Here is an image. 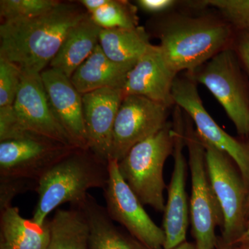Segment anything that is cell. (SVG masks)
<instances>
[{"label":"cell","instance_id":"7c38bea8","mask_svg":"<svg viewBox=\"0 0 249 249\" xmlns=\"http://www.w3.org/2000/svg\"><path fill=\"white\" fill-rule=\"evenodd\" d=\"M168 109L143 96H124L114 123L110 160L120 161L134 145L163 129Z\"/></svg>","mask_w":249,"mask_h":249},{"label":"cell","instance_id":"d590c367","mask_svg":"<svg viewBox=\"0 0 249 249\" xmlns=\"http://www.w3.org/2000/svg\"><path fill=\"white\" fill-rule=\"evenodd\" d=\"M238 249H249V242L237 246Z\"/></svg>","mask_w":249,"mask_h":249},{"label":"cell","instance_id":"8992f818","mask_svg":"<svg viewBox=\"0 0 249 249\" xmlns=\"http://www.w3.org/2000/svg\"><path fill=\"white\" fill-rule=\"evenodd\" d=\"M202 142L210 184L222 213L221 237L227 244L235 245L247 227L245 208L248 188L227 154Z\"/></svg>","mask_w":249,"mask_h":249},{"label":"cell","instance_id":"d4e9b609","mask_svg":"<svg viewBox=\"0 0 249 249\" xmlns=\"http://www.w3.org/2000/svg\"><path fill=\"white\" fill-rule=\"evenodd\" d=\"M22 70L0 57V107L14 106L22 79Z\"/></svg>","mask_w":249,"mask_h":249},{"label":"cell","instance_id":"cb8c5ba5","mask_svg":"<svg viewBox=\"0 0 249 249\" xmlns=\"http://www.w3.org/2000/svg\"><path fill=\"white\" fill-rule=\"evenodd\" d=\"M59 2L57 0H1L0 16L4 22L34 18L52 9Z\"/></svg>","mask_w":249,"mask_h":249},{"label":"cell","instance_id":"e575fe53","mask_svg":"<svg viewBox=\"0 0 249 249\" xmlns=\"http://www.w3.org/2000/svg\"><path fill=\"white\" fill-rule=\"evenodd\" d=\"M245 212L246 218H247V221H248L249 219V187L248 190V193H247V201H246ZM249 222H247V223H248Z\"/></svg>","mask_w":249,"mask_h":249},{"label":"cell","instance_id":"30bf717a","mask_svg":"<svg viewBox=\"0 0 249 249\" xmlns=\"http://www.w3.org/2000/svg\"><path fill=\"white\" fill-rule=\"evenodd\" d=\"M174 168L168 187V199L163 211L162 229L163 249H172L186 241L190 220V203L186 193L188 163L183 154L186 147V123L181 109L177 106L173 114Z\"/></svg>","mask_w":249,"mask_h":249},{"label":"cell","instance_id":"5bb4252c","mask_svg":"<svg viewBox=\"0 0 249 249\" xmlns=\"http://www.w3.org/2000/svg\"><path fill=\"white\" fill-rule=\"evenodd\" d=\"M177 73L165 60L160 45H150L127 75L124 97L143 96L169 108L175 104L173 88Z\"/></svg>","mask_w":249,"mask_h":249},{"label":"cell","instance_id":"2e32d148","mask_svg":"<svg viewBox=\"0 0 249 249\" xmlns=\"http://www.w3.org/2000/svg\"><path fill=\"white\" fill-rule=\"evenodd\" d=\"M54 115L77 148H88L83 95L62 72L49 68L40 73Z\"/></svg>","mask_w":249,"mask_h":249},{"label":"cell","instance_id":"f546056e","mask_svg":"<svg viewBox=\"0 0 249 249\" xmlns=\"http://www.w3.org/2000/svg\"><path fill=\"white\" fill-rule=\"evenodd\" d=\"M239 53L249 72V31H245L238 45Z\"/></svg>","mask_w":249,"mask_h":249},{"label":"cell","instance_id":"d6a6232c","mask_svg":"<svg viewBox=\"0 0 249 249\" xmlns=\"http://www.w3.org/2000/svg\"><path fill=\"white\" fill-rule=\"evenodd\" d=\"M248 242H249V222L247 223L245 232H243L242 236L235 242V246L242 245V244Z\"/></svg>","mask_w":249,"mask_h":249},{"label":"cell","instance_id":"7a4b0ae2","mask_svg":"<svg viewBox=\"0 0 249 249\" xmlns=\"http://www.w3.org/2000/svg\"><path fill=\"white\" fill-rule=\"evenodd\" d=\"M109 179L108 162L89 149L76 148L57 162L39 179L38 199L32 219L40 224L51 212L66 203L84 200L91 188L104 189Z\"/></svg>","mask_w":249,"mask_h":249},{"label":"cell","instance_id":"484cf974","mask_svg":"<svg viewBox=\"0 0 249 249\" xmlns=\"http://www.w3.org/2000/svg\"><path fill=\"white\" fill-rule=\"evenodd\" d=\"M197 3L201 8H216L235 27L249 31V0H206Z\"/></svg>","mask_w":249,"mask_h":249},{"label":"cell","instance_id":"6da1fadb","mask_svg":"<svg viewBox=\"0 0 249 249\" xmlns=\"http://www.w3.org/2000/svg\"><path fill=\"white\" fill-rule=\"evenodd\" d=\"M88 11L80 4L60 1L47 12L0 25V57L22 71L42 73L58 53L69 31Z\"/></svg>","mask_w":249,"mask_h":249},{"label":"cell","instance_id":"836d02e7","mask_svg":"<svg viewBox=\"0 0 249 249\" xmlns=\"http://www.w3.org/2000/svg\"><path fill=\"white\" fill-rule=\"evenodd\" d=\"M172 249H196V245L192 242H187L185 241L182 244Z\"/></svg>","mask_w":249,"mask_h":249},{"label":"cell","instance_id":"9a60e30c","mask_svg":"<svg viewBox=\"0 0 249 249\" xmlns=\"http://www.w3.org/2000/svg\"><path fill=\"white\" fill-rule=\"evenodd\" d=\"M124 98L123 89L109 88L83 95L88 148L106 162L111 158L114 123Z\"/></svg>","mask_w":249,"mask_h":249},{"label":"cell","instance_id":"277c9868","mask_svg":"<svg viewBox=\"0 0 249 249\" xmlns=\"http://www.w3.org/2000/svg\"><path fill=\"white\" fill-rule=\"evenodd\" d=\"M173 124L134 145L118 162L119 172L142 205L159 212L165 209L163 167L173 153Z\"/></svg>","mask_w":249,"mask_h":249},{"label":"cell","instance_id":"8fae6325","mask_svg":"<svg viewBox=\"0 0 249 249\" xmlns=\"http://www.w3.org/2000/svg\"><path fill=\"white\" fill-rule=\"evenodd\" d=\"M175 104L183 109L196 124L202 142L225 152L240 170L246 186L249 187V149L223 130L206 110L194 80L177 78L173 88Z\"/></svg>","mask_w":249,"mask_h":249},{"label":"cell","instance_id":"ac0fdd59","mask_svg":"<svg viewBox=\"0 0 249 249\" xmlns=\"http://www.w3.org/2000/svg\"><path fill=\"white\" fill-rule=\"evenodd\" d=\"M101 30V28L94 22L89 13H87L85 17L69 31L49 66L71 78L99 44Z\"/></svg>","mask_w":249,"mask_h":249},{"label":"cell","instance_id":"9c48e42d","mask_svg":"<svg viewBox=\"0 0 249 249\" xmlns=\"http://www.w3.org/2000/svg\"><path fill=\"white\" fill-rule=\"evenodd\" d=\"M76 148L29 132L0 142V178L38 182L44 174Z\"/></svg>","mask_w":249,"mask_h":249},{"label":"cell","instance_id":"83f0119b","mask_svg":"<svg viewBox=\"0 0 249 249\" xmlns=\"http://www.w3.org/2000/svg\"><path fill=\"white\" fill-rule=\"evenodd\" d=\"M27 133L18 121L14 106L0 107V142L19 138Z\"/></svg>","mask_w":249,"mask_h":249},{"label":"cell","instance_id":"4fadbf2b","mask_svg":"<svg viewBox=\"0 0 249 249\" xmlns=\"http://www.w3.org/2000/svg\"><path fill=\"white\" fill-rule=\"evenodd\" d=\"M22 71V83L13 106L23 129L76 147L54 115L40 73Z\"/></svg>","mask_w":249,"mask_h":249},{"label":"cell","instance_id":"ffe728a7","mask_svg":"<svg viewBox=\"0 0 249 249\" xmlns=\"http://www.w3.org/2000/svg\"><path fill=\"white\" fill-rule=\"evenodd\" d=\"M89 228V249H150L134 237L125 235L116 227L106 207L89 193L79 204Z\"/></svg>","mask_w":249,"mask_h":249},{"label":"cell","instance_id":"f1b7e54d","mask_svg":"<svg viewBox=\"0 0 249 249\" xmlns=\"http://www.w3.org/2000/svg\"><path fill=\"white\" fill-rule=\"evenodd\" d=\"M136 3L145 12L160 14L172 9L177 4V1L174 0H138Z\"/></svg>","mask_w":249,"mask_h":249},{"label":"cell","instance_id":"4316f807","mask_svg":"<svg viewBox=\"0 0 249 249\" xmlns=\"http://www.w3.org/2000/svg\"><path fill=\"white\" fill-rule=\"evenodd\" d=\"M38 182L27 178H0V211L12 206L14 197L20 193L37 188Z\"/></svg>","mask_w":249,"mask_h":249},{"label":"cell","instance_id":"e0dca14e","mask_svg":"<svg viewBox=\"0 0 249 249\" xmlns=\"http://www.w3.org/2000/svg\"><path fill=\"white\" fill-rule=\"evenodd\" d=\"M133 67L112 61L98 44L70 80L82 95L106 88L123 89L127 75Z\"/></svg>","mask_w":249,"mask_h":249},{"label":"cell","instance_id":"44dd1931","mask_svg":"<svg viewBox=\"0 0 249 249\" xmlns=\"http://www.w3.org/2000/svg\"><path fill=\"white\" fill-rule=\"evenodd\" d=\"M99 45L112 61L134 66L151 44L145 28L139 26L132 29H101Z\"/></svg>","mask_w":249,"mask_h":249},{"label":"cell","instance_id":"4dcf8cb0","mask_svg":"<svg viewBox=\"0 0 249 249\" xmlns=\"http://www.w3.org/2000/svg\"><path fill=\"white\" fill-rule=\"evenodd\" d=\"M108 1L109 0H81L79 3L88 13L91 14L104 6Z\"/></svg>","mask_w":249,"mask_h":249},{"label":"cell","instance_id":"d6986e66","mask_svg":"<svg viewBox=\"0 0 249 249\" xmlns=\"http://www.w3.org/2000/svg\"><path fill=\"white\" fill-rule=\"evenodd\" d=\"M49 240V219L40 224L25 219L13 206L0 211V249H47Z\"/></svg>","mask_w":249,"mask_h":249},{"label":"cell","instance_id":"1f68e13d","mask_svg":"<svg viewBox=\"0 0 249 249\" xmlns=\"http://www.w3.org/2000/svg\"><path fill=\"white\" fill-rule=\"evenodd\" d=\"M216 249H238L237 246L229 245L223 240L221 236L217 237V245Z\"/></svg>","mask_w":249,"mask_h":249},{"label":"cell","instance_id":"5b68a950","mask_svg":"<svg viewBox=\"0 0 249 249\" xmlns=\"http://www.w3.org/2000/svg\"><path fill=\"white\" fill-rule=\"evenodd\" d=\"M186 146L191 174L190 219L196 249H216L217 227L222 229L223 215L210 184L205 147L190 121L186 122Z\"/></svg>","mask_w":249,"mask_h":249},{"label":"cell","instance_id":"52a82bcc","mask_svg":"<svg viewBox=\"0 0 249 249\" xmlns=\"http://www.w3.org/2000/svg\"><path fill=\"white\" fill-rule=\"evenodd\" d=\"M192 72L193 80L204 85L219 101L241 135L249 136V103L235 54L220 52Z\"/></svg>","mask_w":249,"mask_h":249},{"label":"cell","instance_id":"ba28073f","mask_svg":"<svg viewBox=\"0 0 249 249\" xmlns=\"http://www.w3.org/2000/svg\"><path fill=\"white\" fill-rule=\"evenodd\" d=\"M118 162L115 160L108 161L109 179L103 189L108 215L147 248L163 249V229L153 222L143 205L124 181L119 172Z\"/></svg>","mask_w":249,"mask_h":249},{"label":"cell","instance_id":"603a6c76","mask_svg":"<svg viewBox=\"0 0 249 249\" xmlns=\"http://www.w3.org/2000/svg\"><path fill=\"white\" fill-rule=\"evenodd\" d=\"M90 15L101 29H132L139 27L137 8L128 1L109 0L104 6Z\"/></svg>","mask_w":249,"mask_h":249},{"label":"cell","instance_id":"3957f363","mask_svg":"<svg viewBox=\"0 0 249 249\" xmlns=\"http://www.w3.org/2000/svg\"><path fill=\"white\" fill-rule=\"evenodd\" d=\"M229 26L204 18L176 16L160 26L159 37L165 60L177 73L196 71L223 50L229 40Z\"/></svg>","mask_w":249,"mask_h":249},{"label":"cell","instance_id":"7402d4cb","mask_svg":"<svg viewBox=\"0 0 249 249\" xmlns=\"http://www.w3.org/2000/svg\"><path fill=\"white\" fill-rule=\"evenodd\" d=\"M50 240L47 249H89V228L83 210L71 206L58 210L49 220Z\"/></svg>","mask_w":249,"mask_h":249}]
</instances>
